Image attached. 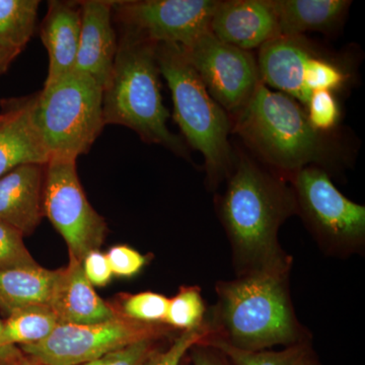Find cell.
I'll return each mask as SVG.
<instances>
[{
	"mask_svg": "<svg viewBox=\"0 0 365 365\" xmlns=\"http://www.w3.org/2000/svg\"><path fill=\"white\" fill-rule=\"evenodd\" d=\"M217 213L232 250L235 276L292 271L294 258L281 247V225L297 215L294 190L244 153L235 155Z\"/></svg>",
	"mask_w": 365,
	"mask_h": 365,
	"instance_id": "6da1fadb",
	"label": "cell"
},
{
	"mask_svg": "<svg viewBox=\"0 0 365 365\" xmlns=\"http://www.w3.org/2000/svg\"><path fill=\"white\" fill-rule=\"evenodd\" d=\"M290 272L250 274L217 281V300L205 319L210 336L204 341L258 352L313 340V334L295 314Z\"/></svg>",
	"mask_w": 365,
	"mask_h": 365,
	"instance_id": "7a4b0ae2",
	"label": "cell"
},
{
	"mask_svg": "<svg viewBox=\"0 0 365 365\" xmlns=\"http://www.w3.org/2000/svg\"><path fill=\"white\" fill-rule=\"evenodd\" d=\"M232 132L287 180L304 168L328 170L346 158L337 137L312 127L304 106L262 81L248 104L235 115Z\"/></svg>",
	"mask_w": 365,
	"mask_h": 365,
	"instance_id": "3957f363",
	"label": "cell"
},
{
	"mask_svg": "<svg viewBox=\"0 0 365 365\" xmlns=\"http://www.w3.org/2000/svg\"><path fill=\"white\" fill-rule=\"evenodd\" d=\"M158 43L121 29L111 78L103 96L105 125H121L146 143L188 157L180 137L168 128L170 114L160 93Z\"/></svg>",
	"mask_w": 365,
	"mask_h": 365,
	"instance_id": "277c9868",
	"label": "cell"
},
{
	"mask_svg": "<svg viewBox=\"0 0 365 365\" xmlns=\"http://www.w3.org/2000/svg\"><path fill=\"white\" fill-rule=\"evenodd\" d=\"M157 58L172 93L175 120L190 145L202 153L206 184L216 189L235 165V155L228 140L232 120L209 95L181 46L160 43Z\"/></svg>",
	"mask_w": 365,
	"mask_h": 365,
	"instance_id": "5b68a950",
	"label": "cell"
},
{
	"mask_svg": "<svg viewBox=\"0 0 365 365\" xmlns=\"http://www.w3.org/2000/svg\"><path fill=\"white\" fill-rule=\"evenodd\" d=\"M103 96L95 79L74 71L35 95L34 120L50 158L88 153L105 126Z\"/></svg>",
	"mask_w": 365,
	"mask_h": 365,
	"instance_id": "8992f818",
	"label": "cell"
},
{
	"mask_svg": "<svg viewBox=\"0 0 365 365\" xmlns=\"http://www.w3.org/2000/svg\"><path fill=\"white\" fill-rule=\"evenodd\" d=\"M297 215L319 249L328 256L348 258L365 248V207L336 188L328 170L307 167L288 178Z\"/></svg>",
	"mask_w": 365,
	"mask_h": 365,
	"instance_id": "52a82bcc",
	"label": "cell"
},
{
	"mask_svg": "<svg viewBox=\"0 0 365 365\" xmlns=\"http://www.w3.org/2000/svg\"><path fill=\"white\" fill-rule=\"evenodd\" d=\"M172 330L163 324H144L118 316L101 323H59L45 340L20 348L44 365H81L139 341L165 339Z\"/></svg>",
	"mask_w": 365,
	"mask_h": 365,
	"instance_id": "ba28073f",
	"label": "cell"
},
{
	"mask_svg": "<svg viewBox=\"0 0 365 365\" xmlns=\"http://www.w3.org/2000/svg\"><path fill=\"white\" fill-rule=\"evenodd\" d=\"M43 209L66 241L71 260L83 263L102 247L107 223L88 202L74 158H51L45 165Z\"/></svg>",
	"mask_w": 365,
	"mask_h": 365,
	"instance_id": "9c48e42d",
	"label": "cell"
},
{
	"mask_svg": "<svg viewBox=\"0 0 365 365\" xmlns=\"http://www.w3.org/2000/svg\"><path fill=\"white\" fill-rule=\"evenodd\" d=\"M209 95L227 114L241 111L261 83L257 59L250 51L204 34L188 48H182Z\"/></svg>",
	"mask_w": 365,
	"mask_h": 365,
	"instance_id": "30bf717a",
	"label": "cell"
},
{
	"mask_svg": "<svg viewBox=\"0 0 365 365\" xmlns=\"http://www.w3.org/2000/svg\"><path fill=\"white\" fill-rule=\"evenodd\" d=\"M217 0H132L114 1L113 14L121 29L158 43L188 48L204 34Z\"/></svg>",
	"mask_w": 365,
	"mask_h": 365,
	"instance_id": "8fae6325",
	"label": "cell"
},
{
	"mask_svg": "<svg viewBox=\"0 0 365 365\" xmlns=\"http://www.w3.org/2000/svg\"><path fill=\"white\" fill-rule=\"evenodd\" d=\"M322 50L304 36H279L259 48V73L267 88L294 98L306 106L309 95L304 78L312 60Z\"/></svg>",
	"mask_w": 365,
	"mask_h": 365,
	"instance_id": "7c38bea8",
	"label": "cell"
},
{
	"mask_svg": "<svg viewBox=\"0 0 365 365\" xmlns=\"http://www.w3.org/2000/svg\"><path fill=\"white\" fill-rule=\"evenodd\" d=\"M210 33L225 44L245 51L260 48L280 36L272 0L218 1Z\"/></svg>",
	"mask_w": 365,
	"mask_h": 365,
	"instance_id": "4fadbf2b",
	"label": "cell"
},
{
	"mask_svg": "<svg viewBox=\"0 0 365 365\" xmlns=\"http://www.w3.org/2000/svg\"><path fill=\"white\" fill-rule=\"evenodd\" d=\"M81 29L74 71L95 79L105 90L111 78L118 49L113 28L114 1H81Z\"/></svg>",
	"mask_w": 365,
	"mask_h": 365,
	"instance_id": "5bb4252c",
	"label": "cell"
},
{
	"mask_svg": "<svg viewBox=\"0 0 365 365\" xmlns=\"http://www.w3.org/2000/svg\"><path fill=\"white\" fill-rule=\"evenodd\" d=\"M34 97L2 101L0 178L23 165H47L50 155L33 116Z\"/></svg>",
	"mask_w": 365,
	"mask_h": 365,
	"instance_id": "9a60e30c",
	"label": "cell"
},
{
	"mask_svg": "<svg viewBox=\"0 0 365 365\" xmlns=\"http://www.w3.org/2000/svg\"><path fill=\"white\" fill-rule=\"evenodd\" d=\"M48 306L61 324L101 323L119 316L93 289L83 264L71 259L66 267L58 270Z\"/></svg>",
	"mask_w": 365,
	"mask_h": 365,
	"instance_id": "2e32d148",
	"label": "cell"
},
{
	"mask_svg": "<svg viewBox=\"0 0 365 365\" xmlns=\"http://www.w3.org/2000/svg\"><path fill=\"white\" fill-rule=\"evenodd\" d=\"M45 165H20L0 178V222L24 235L33 234L44 216Z\"/></svg>",
	"mask_w": 365,
	"mask_h": 365,
	"instance_id": "e0dca14e",
	"label": "cell"
},
{
	"mask_svg": "<svg viewBox=\"0 0 365 365\" xmlns=\"http://www.w3.org/2000/svg\"><path fill=\"white\" fill-rule=\"evenodd\" d=\"M81 29L79 2L51 1L41 28V39L49 55L44 86L71 73L76 66Z\"/></svg>",
	"mask_w": 365,
	"mask_h": 365,
	"instance_id": "ac0fdd59",
	"label": "cell"
},
{
	"mask_svg": "<svg viewBox=\"0 0 365 365\" xmlns=\"http://www.w3.org/2000/svg\"><path fill=\"white\" fill-rule=\"evenodd\" d=\"M280 36L307 32L330 34L344 23L352 2L348 0H272Z\"/></svg>",
	"mask_w": 365,
	"mask_h": 365,
	"instance_id": "d6986e66",
	"label": "cell"
},
{
	"mask_svg": "<svg viewBox=\"0 0 365 365\" xmlns=\"http://www.w3.org/2000/svg\"><path fill=\"white\" fill-rule=\"evenodd\" d=\"M58 270L36 264L0 271V311L7 316L33 306H48Z\"/></svg>",
	"mask_w": 365,
	"mask_h": 365,
	"instance_id": "ffe728a7",
	"label": "cell"
},
{
	"mask_svg": "<svg viewBox=\"0 0 365 365\" xmlns=\"http://www.w3.org/2000/svg\"><path fill=\"white\" fill-rule=\"evenodd\" d=\"M58 324V319L49 306L19 309L2 322L0 348L37 344L45 340Z\"/></svg>",
	"mask_w": 365,
	"mask_h": 365,
	"instance_id": "44dd1931",
	"label": "cell"
},
{
	"mask_svg": "<svg viewBox=\"0 0 365 365\" xmlns=\"http://www.w3.org/2000/svg\"><path fill=\"white\" fill-rule=\"evenodd\" d=\"M37 0H0V47L21 52L35 31Z\"/></svg>",
	"mask_w": 365,
	"mask_h": 365,
	"instance_id": "7402d4cb",
	"label": "cell"
},
{
	"mask_svg": "<svg viewBox=\"0 0 365 365\" xmlns=\"http://www.w3.org/2000/svg\"><path fill=\"white\" fill-rule=\"evenodd\" d=\"M202 343L222 350L235 365H322L318 353L314 350L313 340L287 346L280 351L264 350L258 352L242 351L220 341L206 340Z\"/></svg>",
	"mask_w": 365,
	"mask_h": 365,
	"instance_id": "603a6c76",
	"label": "cell"
},
{
	"mask_svg": "<svg viewBox=\"0 0 365 365\" xmlns=\"http://www.w3.org/2000/svg\"><path fill=\"white\" fill-rule=\"evenodd\" d=\"M207 311L200 287H182L169 299L165 324L181 332L194 330L204 325Z\"/></svg>",
	"mask_w": 365,
	"mask_h": 365,
	"instance_id": "cb8c5ba5",
	"label": "cell"
},
{
	"mask_svg": "<svg viewBox=\"0 0 365 365\" xmlns=\"http://www.w3.org/2000/svg\"><path fill=\"white\" fill-rule=\"evenodd\" d=\"M169 297L153 292L125 295L120 302L117 314L123 318L144 324H165Z\"/></svg>",
	"mask_w": 365,
	"mask_h": 365,
	"instance_id": "d4e9b609",
	"label": "cell"
},
{
	"mask_svg": "<svg viewBox=\"0 0 365 365\" xmlns=\"http://www.w3.org/2000/svg\"><path fill=\"white\" fill-rule=\"evenodd\" d=\"M304 107L307 108V120L314 130L331 134L339 123L340 105L333 91H314Z\"/></svg>",
	"mask_w": 365,
	"mask_h": 365,
	"instance_id": "484cf974",
	"label": "cell"
},
{
	"mask_svg": "<svg viewBox=\"0 0 365 365\" xmlns=\"http://www.w3.org/2000/svg\"><path fill=\"white\" fill-rule=\"evenodd\" d=\"M209 336L210 330L206 323L200 328L184 331L175 338L167 349L155 350L143 365H181L191 348L202 343Z\"/></svg>",
	"mask_w": 365,
	"mask_h": 365,
	"instance_id": "4316f807",
	"label": "cell"
},
{
	"mask_svg": "<svg viewBox=\"0 0 365 365\" xmlns=\"http://www.w3.org/2000/svg\"><path fill=\"white\" fill-rule=\"evenodd\" d=\"M24 237L16 228L0 222V271L38 264L26 249Z\"/></svg>",
	"mask_w": 365,
	"mask_h": 365,
	"instance_id": "83f0119b",
	"label": "cell"
},
{
	"mask_svg": "<svg viewBox=\"0 0 365 365\" xmlns=\"http://www.w3.org/2000/svg\"><path fill=\"white\" fill-rule=\"evenodd\" d=\"M160 340L146 339L120 348L81 365H143L155 350Z\"/></svg>",
	"mask_w": 365,
	"mask_h": 365,
	"instance_id": "f1b7e54d",
	"label": "cell"
},
{
	"mask_svg": "<svg viewBox=\"0 0 365 365\" xmlns=\"http://www.w3.org/2000/svg\"><path fill=\"white\" fill-rule=\"evenodd\" d=\"M113 275L131 278L140 273L148 265L150 258L128 246H115L107 254Z\"/></svg>",
	"mask_w": 365,
	"mask_h": 365,
	"instance_id": "f546056e",
	"label": "cell"
},
{
	"mask_svg": "<svg viewBox=\"0 0 365 365\" xmlns=\"http://www.w3.org/2000/svg\"><path fill=\"white\" fill-rule=\"evenodd\" d=\"M83 272L93 287H105L112 279V270L107 256L98 251L90 252L83 261Z\"/></svg>",
	"mask_w": 365,
	"mask_h": 365,
	"instance_id": "4dcf8cb0",
	"label": "cell"
},
{
	"mask_svg": "<svg viewBox=\"0 0 365 365\" xmlns=\"http://www.w3.org/2000/svg\"><path fill=\"white\" fill-rule=\"evenodd\" d=\"M188 357L192 365H235L222 350L204 343L193 346Z\"/></svg>",
	"mask_w": 365,
	"mask_h": 365,
	"instance_id": "1f68e13d",
	"label": "cell"
},
{
	"mask_svg": "<svg viewBox=\"0 0 365 365\" xmlns=\"http://www.w3.org/2000/svg\"><path fill=\"white\" fill-rule=\"evenodd\" d=\"M0 365H44L21 351L16 346L0 348Z\"/></svg>",
	"mask_w": 365,
	"mask_h": 365,
	"instance_id": "d6a6232c",
	"label": "cell"
},
{
	"mask_svg": "<svg viewBox=\"0 0 365 365\" xmlns=\"http://www.w3.org/2000/svg\"><path fill=\"white\" fill-rule=\"evenodd\" d=\"M21 52L16 50L6 49V48L0 47V76L4 74L11 66L13 60L20 54Z\"/></svg>",
	"mask_w": 365,
	"mask_h": 365,
	"instance_id": "836d02e7",
	"label": "cell"
},
{
	"mask_svg": "<svg viewBox=\"0 0 365 365\" xmlns=\"http://www.w3.org/2000/svg\"><path fill=\"white\" fill-rule=\"evenodd\" d=\"M181 365H190L188 354H187V356L182 359Z\"/></svg>",
	"mask_w": 365,
	"mask_h": 365,
	"instance_id": "e575fe53",
	"label": "cell"
},
{
	"mask_svg": "<svg viewBox=\"0 0 365 365\" xmlns=\"http://www.w3.org/2000/svg\"><path fill=\"white\" fill-rule=\"evenodd\" d=\"M4 119V112H1L0 113V122L2 121V120Z\"/></svg>",
	"mask_w": 365,
	"mask_h": 365,
	"instance_id": "d590c367",
	"label": "cell"
},
{
	"mask_svg": "<svg viewBox=\"0 0 365 365\" xmlns=\"http://www.w3.org/2000/svg\"><path fill=\"white\" fill-rule=\"evenodd\" d=\"M2 322L0 321V333H1Z\"/></svg>",
	"mask_w": 365,
	"mask_h": 365,
	"instance_id": "8d00e7d4",
	"label": "cell"
}]
</instances>
